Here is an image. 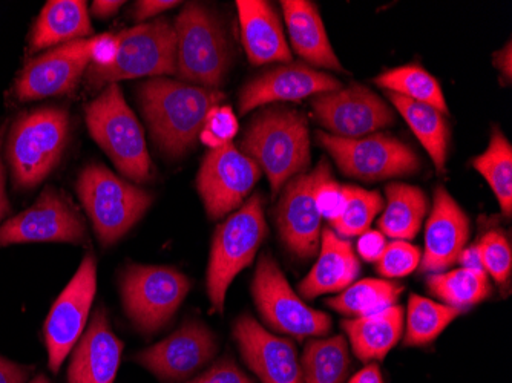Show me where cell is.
Segmentation results:
<instances>
[{
  "mask_svg": "<svg viewBox=\"0 0 512 383\" xmlns=\"http://www.w3.org/2000/svg\"><path fill=\"white\" fill-rule=\"evenodd\" d=\"M91 63V39L73 40L31 60L16 82L22 102L68 94L79 85Z\"/></svg>",
  "mask_w": 512,
  "mask_h": 383,
  "instance_id": "18",
  "label": "cell"
},
{
  "mask_svg": "<svg viewBox=\"0 0 512 383\" xmlns=\"http://www.w3.org/2000/svg\"><path fill=\"white\" fill-rule=\"evenodd\" d=\"M234 338L261 383H304L298 351L289 339L273 336L250 315L237 319Z\"/></svg>",
  "mask_w": 512,
  "mask_h": 383,
  "instance_id": "19",
  "label": "cell"
},
{
  "mask_svg": "<svg viewBox=\"0 0 512 383\" xmlns=\"http://www.w3.org/2000/svg\"><path fill=\"white\" fill-rule=\"evenodd\" d=\"M85 223L54 187H46L39 200L0 226V247L23 243L85 244Z\"/></svg>",
  "mask_w": 512,
  "mask_h": 383,
  "instance_id": "15",
  "label": "cell"
},
{
  "mask_svg": "<svg viewBox=\"0 0 512 383\" xmlns=\"http://www.w3.org/2000/svg\"><path fill=\"white\" fill-rule=\"evenodd\" d=\"M30 383H51L50 380H48V377L43 376V374H39V376L34 377L33 380H31Z\"/></svg>",
  "mask_w": 512,
  "mask_h": 383,
  "instance_id": "51",
  "label": "cell"
},
{
  "mask_svg": "<svg viewBox=\"0 0 512 383\" xmlns=\"http://www.w3.org/2000/svg\"><path fill=\"white\" fill-rule=\"evenodd\" d=\"M266 233L260 194L249 198L218 227L207 267V295L218 313H223L227 289L238 273L250 266Z\"/></svg>",
  "mask_w": 512,
  "mask_h": 383,
  "instance_id": "6",
  "label": "cell"
},
{
  "mask_svg": "<svg viewBox=\"0 0 512 383\" xmlns=\"http://www.w3.org/2000/svg\"><path fill=\"white\" fill-rule=\"evenodd\" d=\"M122 351V341L112 331L105 308H97L74 347L68 383H114Z\"/></svg>",
  "mask_w": 512,
  "mask_h": 383,
  "instance_id": "21",
  "label": "cell"
},
{
  "mask_svg": "<svg viewBox=\"0 0 512 383\" xmlns=\"http://www.w3.org/2000/svg\"><path fill=\"white\" fill-rule=\"evenodd\" d=\"M474 169L490 184L506 217L512 212V148L500 129H494L490 145L474 158Z\"/></svg>",
  "mask_w": 512,
  "mask_h": 383,
  "instance_id": "33",
  "label": "cell"
},
{
  "mask_svg": "<svg viewBox=\"0 0 512 383\" xmlns=\"http://www.w3.org/2000/svg\"><path fill=\"white\" fill-rule=\"evenodd\" d=\"M468 236L470 220L445 187H439L434 194L433 210L425 230L422 270L440 272L453 266L467 246Z\"/></svg>",
  "mask_w": 512,
  "mask_h": 383,
  "instance_id": "22",
  "label": "cell"
},
{
  "mask_svg": "<svg viewBox=\"0 0 512 383\" xmlns=\"http://www.w3.org/2000/svg\"><path fill=\"white\" fill-rule=\"evenodd\" d=\"M241 148L263 169L273 194H278L309 167V123L299 112L267 109L253 118Z\"/></svg>",
  "mask_w": 512,
  "mask_h": 383,
  "instance_id": "2",
  "label": "cell"
},
{
  "mask_svg": "<svg viewBox=\"0 0 512 383\" xmlns=\"http://www.w3.org/2000/svg\"><path fill=\"white\" fill-rule=\"evenodd\" d=\"M197 379L203 383H253L229 357L221 359Z\"/></svg>",
  "mask_w": 512,
  "mask_h": 383,
  "instance_id": "41",
  "label": "cell"
},
{
  "mask_svg": "<svg viewBox=\"0 0 512 383\" xmlns=\"http://www.w3.org/2000/svg\"><path fill=\"white\" fill-rule=\"evenodd\" d=\"M341 89V83L304 63L279 66L253 79L240 94L241 114L275 102H296Z\"/></svg>",
  "mask_w": 512,
  "mask_h": 383,
  "instance_id": "20",
  "label": "cell"
},
{
  "mask_svg": "<svg viewBox=\"0 0 512 383\" xmlns=\"http://www.w3.org/2000/svg\"><path fill=\"white\" fill-rule=\"evenodd\" d=\"M404 287L384 279H362L329 299L327 305L344 316L362 318L393 307L401 298Z\"/></svg>",
  "mask_w": 512,
  "mask_h": 383,
  "instance_id": "30",
  "label": "cell"
},
{
  "mask_svg": "<svg viewBox=\"0 0 512 383\" xmlns=\"http://www.w3.org/2000/svg\"><path fill=\"white\" fill-rule=\"evenodd\" d=\"M387 247V238L379 230H367L358 241V253L367 262H378Z\"/></svg>",
  "mask_w": 512,
  "mask_h": 383,
  "instance_id": "43",
  "label": "cell"
},
{
  "mask_svg": "<svg viewBox=\"0 0 512 383\" xmlns=\"http://www.w3.org/2000/svg\"><path fill=\"white\" fill-rule=\"evenodd\" d=\"M175 5H180V2H175V0H142V2L135 4L134 17L137 22H143V20L151 19V17L171 10Z\"/></svg>",
  "mask_w": 512,
  "mask_h": 383,
  "instance_id": "44",
  "label": "cell"
},
{
  "mask_svg": "<svg viewBox=\"0 0 512 383\" xmlns=\"http://www.w3.org/2000/svg\"><path fill=\"white\" fill-rule=\"evenodd\" d=\"M353 351L361 361H384L404 331V308H385L375 315L342 322Z\"/></svg>",
  "mask_w": 512,
  "mask_h": 383,
  "instance_id": "26",
  "label": "cell"
},
{
  "mask_svg": "<svg viewBox=\"0 0 512 383\" xmlns=\"http://www.w3.org/2000/svg\"><path fill=\"white\" fill-rule=\"evenodd\" d=\"M260 177V166L232 143L211 149L197 177L198 194L209 218L220 220L237 210Z\"/></svg>",
  "mask_w": 512,
  "mask_h": 383,
  "instance_id": "13",
  "label": "cell"
},
{
  "mask_svg": "<svg viewBox=\"0 0 512 383\" xmlns=\"http://www.w3.org/2000/svg\"><path fill=\"white\" fill-rule=\"evenodd\" d=\"M237 8L244 50L252 65L292 60L283 25L272 5L264 0H238Z\"/></svg>",
  "mask_w": 512,
  "mask_h": 383,
  "instance_id": "23",
  "label": "cell"
},
{
  "mask_svg": "<svg viewBox=\"0 0 512 383\" xmlns=\"http://www.w3.org/2000/svg\"><path fill=\"white\" fill-rule=\"evenodd\" d=\"M376 85L387 89V92L402 95L405 99L433 106L442 114H448L447 102L439 82L428 71L417 65L401 66L388 69L376 77Z\"/></svg>",
  "mask_w": 512,
  "mask_h": 383,
  "instance_id": "34",
  "label": "cell"
},
{
  "mask_svg": "<svg viewBox=\"0 0 512 383\" xmlns=\"http://www.w3.org/2000/svg\"><path fill=\"white\" fill-rule=\"evenodd\" d=\"M304 383H342L350 367L344 336L316 339L307 344L301 359Z\"/></svg>",
  "mask_w": 512,
  "mask_h": 383,
  "instance_id": "31",
  "label": "cell"
},
{
  "mask_svg": "<svg viewBox=\"0 0 512 383\" xmlns=\"http://www.w3.org/2000/svg\"><path fill=\"white\" fill-rule=\"evenodd\" d=\"M361 264L350 241L325 229L321 238V253L312 272L299 284V293L306 299H315L325 293L342 292L355 282Z\"/></svg>",
  "mask_w": 512,
  "mask_h": 383,
  "instance_id": "24",
  "label": "cell"
},
{
  "mask_svg": "<svg viewBox=\"0 0 512 383\" xmlns=\"http://www.w3.org/2000/svg\"><path fill=\"white\" fill-rule=\"evenodd\" d=\"M483 270L499 284H506L511 278V244L502 232H490L477 244Z\"/></svg>",
  "mask_w": 512,
  "mask_h": 383,
  "instance_id": "37",
  "label": "cell"
},
{
  "mask_svg": "<svg viewBox=\"0 0 512 383\" xmlns=\"http://www.w3.org/2000/svg\"><path fill=\"white\" fill-rule=\"evenodd\" d=\"M496 65L497 68L502 71L503 76H505V79L511 80L512 76V56H511V43H508V45L505 46V50L500 51V53H497L496 56Z\"/></svg>",
  "mask_w": 512,
  "mask_h": 383,
  "instance_id": "50",
  "label": "cell"
},
{
  "mask_svg": "<svg viewBox=\"0 0 512 383\" xmlns=\"http://www.w3.org/2000/svg\"><path fill=\"white\" fill-rule=\"evenodd\" d=\"M315 198L322 218H325L330 224L339 220L344 212L345 204H347V194H345L344 186H339L335 180H332V175L319 184Z\"/></svg>",
  "mask_w": 512,
  "mask_h": 383,
  "instance_id": "40",
  "label": "cell"
},
{
  "mask_svg": "<svg viewBox=\"0 0 512 383\" xmlns=\"http://www.w3.org/2000/svg\"><path fill=\"white\" fill-rule=\"evenodd\" d=\"M68 135L69 115L65 109H34L17 118L8 137L7 155L19 189H33L53 172Z\"/></svg>",
  "mask_w": 512,
  "mask_h": 383,
  "instance_id": "5",
  "label": "cell"
},
{
  "mask_svg": "<svg viewBox=\"0 0 512 383\" xmlns=\"http://www.w3.org/2000/svg\"><path fill=\"white\" fill-rule=\"evenodd\" d=\"M318 143L332 155L348 177L362 181H382L419 171L421 158L410 146L390 135L341 138L318 132Z\"/></svg>",
  "mask_w": 512,
  "mask_h": 383,
  "instance_id": "10",
  "label": "cell"
},
{
  "mask_svg": "<svg viewBox=\"0 0 512 383\" xmlns=\"http://www.w3.org/2000/svg\"><path fill=\"white\" fill-rule=\"evenodd\" d=\"M388 99L404 117L425 151L430 154L437 171H444L448 145H450V129H448L445 115L433 106L405 99L402 95L393 94V92H388Z\"/></svg>",
  "mask_w": 512,
  "mask_h": 383,
  "instance_id": "28",
  "label": "cell"
},
{
  "mask_svg": "<svg viewBox=\"0 0 512 383\" xmlns=\"http://www.w3.org/2000/svg\"><path fill=\"white\" fill-rule=\"evenodd\" d=\"M123 2L120 0H97L92 4V13L100 19H108L114 16L122 8Z\"/></svg>",
  "mask_w": 512,
  "mask_h": 383,
  "instance_id": "48",
  "label": "cell"
},
{
  "mask_svg": "<svg viewBox=\"0 0 512 383\" xmlns=\"http://www.w3.org/2000/svg\"><path fill=\"white\" fill-rule=\"evenodd\" d=\"M97 290V262L89 253L83 258L79 270L60 293L45 322V344L48 367L59 373L77 342L82 338Z\"/></svg>",
  "mask_w": 512,
  "mask_h": 383,
  "instance_id": "12",
  "label": "cell"
},
{
  "mask_svg": "<svg viewBox=\"0 0 512 383\" xmlns=\"http://www.w3.org/2000/svg\"><path fill=\"white\" fill-rule=\"evenodd\" d=\"M253 299L264 321L279 333L306 339L325 336L332 328V319L322 311L313 310L302 301L275 259L264 253L258 261L252 282Z\"/></svg>",
  "mask_w": 512,
  "mask_h": 383,
  "instance_id": "11",
  "label": "cell"
},
{
  "mask_svg": "<svg viewBox=\"0 0 512 383\" xmlns=\"http://www.w3.org/2000/svg\"><path fill=\"white\" fill-rule=\"evenodd\" d=\"M189 383H203V382H200V380H198V379H194V380H192V382H189Z\"/></svg>",
  "mask_w": 512,
  "mask_h": 383,
  "instance_id": "52",
  "label": "cell"
},
{
  "mask_svg": "<svg viewBox=\"0 0 512 383\" xmlns=\"http://www.w3.org/2000/svg\"><path fill=\"white\" fill-rule=\"evenodd\" d=\"M77 194L105 247L117 243L142 220L154 200L145 189L122 180L97 163L80 172Z\"/></svg>",
  "mask_w": 512,
  "mask_h": 383,
  "instance_id": "4",
  "label": "cell"
},
{
  "mask_svg": "<svg viewBox=\"0 0 512 383\" xmlns=\"http://www.w3.org/2000/svg\"><path fill=\"white\" fill-rule=\"evenodd\" d=\"M33 368L0 357V383H27Z\"/></svg>",
  "mask_w": 512,
  "mask_h": 383,
  "instance_id": "45",
  "label": "cell"
},
{
  "mask_svg": "<svg viewBox=\"0 0 512 383\" xmlns=\"http://www.w3.org/2000/svg\"><path fill=\"white\" fill-rule=\"evenodd\" d=\"M281 5L296 53L312 66L342 71L318 8L306 0H284Z\"/></svg>",
  "mask_w": 512,
  "mask_h": 383,
  "instance_id": "25",
  "label": "cell"
},
{
  "mask_svg": "<svg viewBox=\"0 0 512 383\" xmlns=\"http://www.w3.org/2000/svg\"><path fill=\"white\" fill-rule=\"evenodd\" d=\"M218 89L155 79L138 88V102L158 149L169 157L186 154L194 145L212 108L223 102Z\"/></svg>",
  "mask_w": 512,
  "mask_h": 383,
  "instance_id": "1",
  "label": "cell"
},
{
  "mask_svg": "<svg viewBox=\"0 0 512 383\" xmlns=\"http://www.w3.org/2000/svg\"><path fill=\"white\" fill-rule=\"evenodd\" d=\"M189 289L188 276L172 267L131 264L120 278L126 316L143 334H154L166 327Z\"/></svg>",
  "mask_w": 512,
  "mask_h": 383,
  "instance_id": "9",
  "label": "cell"
},
{
  "mask_svg": "<svg viewBox=\"0 0 512 383\" xmlns=\"http://www.w3.org/2000/svg\"><path fill=\"white\" fill-rule=\"evenodd\" d=\"M312 106L318 122L335 137L361 138L394 123L387 103L361 85L316 95Z\"/></svg>",
  "mask_w": 512,
  "mask_h": 383,
  "instance_id": "16",
  "label": "cell"
},
{
  "mask_svg": "<svg viewBox=\"0 0 512 383\" xmlns=\"http://www.w3.org/2000/svg\"><path fill=\"white\" fill-rule=\"evenodd\" d=\"M119 51V42L117 36L112 34H102V36L91 39V63L89 66L96 68H105L111 65L117 57Z\"/></svg>",
  "mask_w": 512,
  "mask_h": 383,
  "instance_id": "42",
  "label": "cell"
},
{
  "mask_svg": "<svg viewBox=\"0 0 512 383\" xmlns=\"http://www.w3.org/2000/svg\"><path fill=\"white\" fill-rule=\"evenodd\" d=\"M387 206L379 220L385 238L408 241L419 233L427 215L428 201L422 189L410 184H388Z\"/></svg>",
  "mask_w": 512,
  "mask_h": 383,
  "instance_id": "29",
  "label": "cell"
},
{
  "mask_svg": "<svg viewBox=\"0 0 512 383\" xmlns=\"http://www.w3.org/2000/svg\"><path fill=\"white\" fill-rule=\"evenodd\" d=\"M347 204L339 220L332 224L336 235L341 238L361 236L370 229V224L384 207V200L376 190L362 187L344 186Z\"/></svg>",
  "mask_w": 512,
  "mask_h": 383,
  "instance_id": "36",
  "label": "cell"
},
{
  "mask_svg": "<svg viewBox=\"0 0 512 383\" xmlns=\"http://www.w3.org/2000/svg\"><path fill=\"white\" fill-rule=\"evenodd\" d=\"M428 290L445 305L463 311L485 301L491 293L490 279L485 272L457 269L431 275Z\"/></svg>",
  "mask_w": 512,
  "mask_h": 383,
  "instance_id": "32",
  "label": "cell"
},
{
  "mask_svg": "<svg viewBox=\"0 0 512 383\" xmlns=\"http://www.w3.org/2000/svg\"><path fill=\"white\" fill-rule=\"evenodd\" d=\"M422 261L421 249L407 241L393 239L387 244L378 261V272L385 278H404L419 267Z\"/></svg>",
  "mask_w": 512,
  "mask_h": 383,
  "instance_id": "38",
  "label": "cell"
},
{
  "mask_svg": "<svg viewBox=\"0 0 512 383\" xmlns=\"http://www.w3.org/2000/svg\"><path fill=\"white\" fill-rule=\"evenodd\" d=\"M462 311L439 304L424 296L411 295L407 310V331L405 345L421 347L430 344L439 336Z\"/></svg>",
  "mask_w": 512,
  "mask_h": 383,
  "instance_id": "35",
  "label": "cell"
},
{
  "mask_svg": "<svg viewBox=\"0 0 512 383\" xmlns=\"http://www.w3.org/2000/svg\"><path fill=\"white\" fill-rule=\"evenodd\" d=\"M457 262L462 264L463 269L477 270V272H485L483 270L482 258H480L479 247L473 246L470 249H463L460 252Z\"/></svg>",
  "mask_w": 512,
  "mask_h": 383,
  "instance_id": "47",
  "label": "cell"
},
{
  "mask_svg": "<svg viewBox=\"0 0 512 383\" xmlns=\"http://www.w3.org/2000/svg\"><path fill=\"white\" fill-rule=\"evenodd\" d=\"M174 30L178 76L197 86L217 89L230 65L229 42L218 17L192 2L178 14Z\"/></svg>",
  "mask_w": 512,
  "mask_h": 383,
  "instance_id": "8",
  "label": "cell"
},
{
  "mask_svg": "<svg viewBox=\"0 0 512 383\" xmlns=\"http://www.w3.org/2000/svg\"><path fill=\"white\" fill-rule=\"evenodd\" d=\"M348 383H384V379H382L381 370H379L378 365L371 364L362 368Z\"/></svg>",
  "mask_w": 512,
  "mask_h": 383,
  "instance_id": "49",
  "label": "cell"
},
{
  "mask_svg": "<svg viewBox=\"0 0 512 383\" xmlns=\"http://www.w3.org/2000/svg\"><path fill=\"white\" fill-rule=\"evenodd\" d=\"M238 132L237 115L229 106H215L207 114L203 128L200 132V140L207 148L218 149L229 145Z\"/></svg>",
  "mask_w": 512,
  "mask_h": 383,
  "instance_id": "39",
  "label": "cell"
},
{
  "mask_svg": "<svg viewBox=\"0 0 512 383\" xmlns=\"http://www.w3.org/2000/svg\"><path fill=\"white\" fill-rule=\"evenodd\" d=\"M119 51L105 68L88 66L92 88L114 85L138 77H160L177 73V36L168 19L142 23L117 36Z\"/></svg>",
  "mask_w": 512,
  "mask_h": 383,
  "instance_id": "7",
  "label": "cell"
},
{
  "mask_svg": "<svg viewBox=\"0 0 512 383\" xmlns=\"http://www.w3.org/2000/svg\"><path fill=\"white\" fill-rule=\"evenodd\" d=\"M332 171L322 160L309 174L298 175L284 186L283 197L276 207V226L287 249L301 259L318 253L321 241V213L316 206V189Z\"/></svg>",
  "mask_w": 512,
  "mask_h": 383,
  "instance_id": "14",
  "label": "cell"
},
{
  "mask_svg": "<svg viewBox=\"0 0 512 383\" xmlns=\"http://www.w3.org/2000/svg\"><path fill=\"white\" fill-rule=\"evenodd\" d=\"M217 339L203 322H186L165 341L135 354L134 361L161 380L181 382L194 376L217 354Z\"/></svg>",
  "mask_w": 512,
  "mask_h": 383,
  "instance_id": "17",
  "label": "cell"
},
{
  "mask_svg": "<svg viewBox=\"0 0 512 383\" xmlns=\"http://www.w3.org/2000/svg\"><path fill=\"white\" fill-rule=\"evenodd\" d=\"M5 125L0 126V151H2V141H4ZM10 201H8L7 192H5V169L0 157V221L4 220L10 213Z\"/></svg>",
  "mask_w": 512,
  "mask_h": 383,
  "instance_id": "46",
  "label": "cell"
},
{
  "mask_svg": "<svg viewBox=\"0 0 512 383\" xmlns=\"http://www.w3.org/2000/svg\"><path fill=\"white\" fill-rule=\"evenodd\" d=\"M92 34L88 7L82 0H51L37 17L31 50L39 51L86 39Z\"/></svg>",
  "mask_w": 512,
  "mask_h": 383,
  "instance_id": "27",
  "label": "cell"
},
{
  "mask_svg": "<svg viewBox=\"0 0 512 383\" xmlns=\"http://www.w3.org/2000/svg\"><path fill=\"white\" fill-rule=\"evenodd\" d=\"M86 126L97 145L112 163L135 183H145L152 175V161L146 148L145 134L119 85L105 91L85 108Z\"/></svg>",
  "mask_w": 512,
  "mask_h": 383,
  "instance_id": "3",
  "label": "cell"
}]
</instances>
